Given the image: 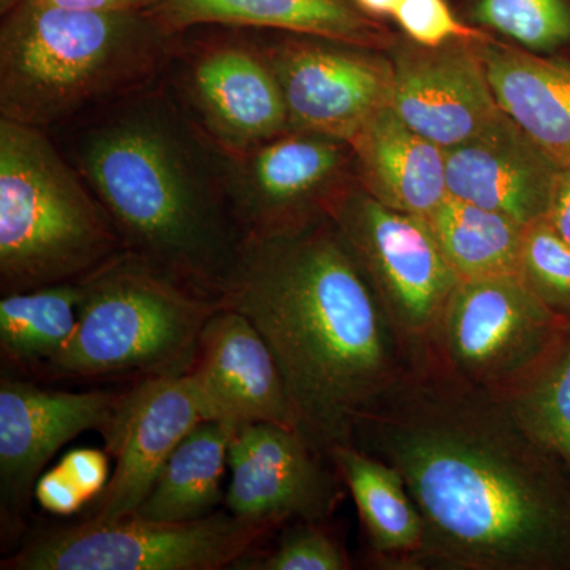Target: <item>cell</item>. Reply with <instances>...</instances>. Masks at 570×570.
I'll use <instances>...</instances> for the list:
<instances>
[{
  "label": "cell",
  "mask_w": 570,
  "mask_h": 570,
  "mask_svg": "<svg viewBox=\"0 0 570 570\" xmlns=\"http://www.w3.org/2000/svg\"><path fill=\"white\" fill-rule=\"evenodd\" d=\"M354 445L395 466L417 505L411 570H570V472L501 397L409 367L356 420Z\"/></svg>",
  "instance_id": "obj_1"
},
{
  "label": "cell",
  "mask_w": 570,
  "mask_h": 570,
  "mask_svg": "<svg viewBox=\"0 0 570 570\" xmlns=\"http://www.w3.org/2000/svg\"><path fill=\"white\" fill-rule=\"evenodd\" d=\"M275 355L299 431L328 459L404 376L406 356L381 299L328 216L246 236L219 292Z\"/></svg>",
  "instance_id": "obj_2"
},
{
  "label": "cell",
  "mask_w": 570,
  "mask_h": 570,
  "mask_svg": "<svg viewBox=\"0 0 570 570\" xmlns=\"http://www.w3.org/2000/svg\"><path fill=\"white\" fill-rule=\"evenodd\" d=\"M121 236L124 250L217 296L245 234L228 156L165 77L50 130Z\"/></svg>",
  "instance_id": "obj_3"
},
{
  "label": "cell",
  "mask_w": 570,
  "mask_h": 570,
  "mask_svg": "<svg viewBox=\"0 0 570 570\" xmlns=\"http://www.w3.org/2000/svg\"><path fill=\"white\" fill-rule=\"evenodd\" d=\"M175 43L148 10L21 0L0 26V119L58 129L163 80Z\"/></svg>",
  "instance_id": "obj_4"
},
{
  "label": "cell",
  "mask_w": 570,
  "mask_h": 570,
  "mask_svg": "<svg viewBox=\"0 0 570 570\" xmlns=\"http://www.w3.org/2000/svg\"><path fill=\"white\" fill-rule=\"evenodd\" d=\"M121 236L48 130L0 119V291L77 283Z\"/></svg>",
  "instance_id": "obj_5"
},
{
  "label": "cell",
  "mask_w": 570,
  "mask_h": 570,
  "mask_svg": "<svg viewBox=\"0 0 570 570\" xmlns=\"http://www.w3.org/2000/svg\"><path fill=\"white\" fill-rule=\"evenodd\" d=\"M78 325L50 365L70 376L187 373L219 298L122 250L78 281Z\"/></svg>",
  "instance_id": "obj_6"
},
{
  "label": "cell",
  "mask_w": 570,
  "mask_h": 570,
  "mask_svg": "<svg viewBox=\"0 0 570 570\" xmlns=\"http://www.w3.org/2000/svg\"><path fill=\"white\" fill-rule=\"evenodd\" d=\"M328 217L346 239L384 306L411 370L430 365L434 336L460 277L430 224L346 189Z\"/></svg>",
  "instance_id": "obj_7"
},
{
  "label": "cell",
  "mask_w": 570,
  "mask_h": 570,
  "mask_svg": "<svg viewBox=\"0 0 570 570\" xmlns=\"http://www.w3.org/2000/svg\"><path fill=\"white\" fill-rule=\"evenodd\" d=\"M275 524L214 512L193 521L138 515L45 532L2 562L7 570H219L236 568Z\"/></svg>",
  "instance_id": "obj_8"
},
{
  "label": "cell",
  "mask_w": 570,
  "mask_h": 570,
  "mask_svg": "<svg viewBox=\"0 0 570 570\" xmlns=\"http://www.w3.org/2000/svg\"><path fill=\"white\" fill-rule=\"evenodd\" d=\"M569 328L570 318L550 309L520 276L460 281L439 321L430 365L504 396L546 362Z\"/></svg>",
  "instance_id": "obj_9"
},
{
  "label": "cell",
  "mask_w": 570,
  "mask_h": 570,
  "mask_svg": "<svg viewBox=\"0 0 570 570\" xmlns=\"http://www.w3.org/2000/svg\"><path fill=\"white\" fill-rule=\"evenodd\" d=\"M165 80L195 126L227 156L291 129L279 82L247 33H176Z\"/></svg>",
  "instance_id": "obj_10"
},
{
  "label": "cell",
  "mask_w": 570,
  "mask_h": 570,
  "mask_svg": "<svg viewBox=\"0 0 570 570\" xmlns=\"http://www.w3.org/2000/svg\"><path fill=\"white\" fill-rule=\"evenodd\" d=\"M347 141L288 129L228 156V194L245 236L294 230L328 216L343 194Z\"/></svg>",
  "instance_id": "obj_11"
},
{
  "label": "cell",
  "mask_w": 570,
  "mask_h": 570,
  "mask_svg": "<svg viewBox=\"0 0 570 570\" xmlns=\"http://www.w3.org/2000/svg\"><path fill=\"white\" fill-rule=\"evenodd\" d=\"M208 420L189 371L148 376L121 393L100 431L105 449L116 459L115 471L89 520L111 523L134 515L171 453L195 426Z\"/></svg>",
  "instance_id": "obj_12"
},
{
  "label": "cell",
  "mask_w": 570,
  "mask_h": 570,
  "mask_svg": "<svg viewBox=\"0 0 570 570\" xmlns=\"http://www.w3.org/2000/svg\"><path fill=\"white\" fill-rule=\"evenodd\" d=\"M254 39L272 67L291 129L351 142L379 111L392 105L393 67L333 45Z\"/></svg>",
  "instance_id": "obj_13"
},
{
  "label": "cell",
  "mask_w": 570,
  "mask_h": 570,
  "mask_svg": "<svg viewBox=\"0 0 570 570\" xmlns=\"http://www.w3.org/2000/svg\"><path fill=\"white\" fill-rule=\"evenodd\" d=\"M302 431L254 423L236 431L228 448L230 485L225 508L239 519L281 527L285 521H316L332 515L340 475Z\"/></svg>",
  "instance_id": "obj_14"
},
{
  "label": "cell",
  "mask_w": 570,
  "mask_h": 570,
  "mask_svg": "<svg viewBox=\"0 0 570 570\" xmlns=\"http://www.w3.org/2000/svg\"><path fill=\"white\" fill-rule=\"evenodd\" d=\"M212 422L232 433L254 423L299 431L275 355L253 322L220 307L202 332L189 370Z\"/></svg>",
  "instance_id": "obj_15"
},
{
  "label": "cell",
  "mask_w": 570,
  "mask_h": 570,
  "mask_svg": "<svg viewBox=\"0 0 570 570\" xmlns=\"http://www.w3.org/2000/svg\"><path fill=\"white\" fill-rule=\"evenodd\" d=\"M119 395L59 392L29 382H0V494L3 517H20L45 466L67 442L102 431Z\"/></svg>",
  "instance_id": "obj_16"
},
{
  "label": "cell",
  "mask_w": 570,
  "mask_h": 570,
  "mask_svg": "<svg viewBox=\"0 0 570 570\" xmlns=\"http://www.w3.org/2000/svg\"><path fill=\"white\" fill-rule=\"evenodd\" d=\"M392 107L411 129L444 149L505 118L482 52L463 41L400 52L393 67Z\"/></svg>",
  "instance_id": "obj_17"
},
{
  "label": "cell",
  "mask_w": 570,
  "mask_h": 570,
  "mask_svg": "<svg viewBox=\"0 0 570 570\" xmlns=\"http://www.w3.org/2000/svg\"><path fill=\"white\" fill-rule=\"evenodd\" d=\"M560 174L512 119L445 149L449 195L528 225L546 217Z\"/></svg>",
  "instance_id": "obj_18"
},
{
  "label": "cell",
  "mask_w": 570,
  "mask_h": 570,
  "mask_svg": "<svg viewBox=\"0 0 570 570\" xmlns=\"http://www.w3.org/2000/svg\"><path fill=\"white\" fill-rule=\"evenodd\" d=\"M149 13L170 33L205 26L283 31L366 47L376 24L354 0H154Z\"/></svg>",
  "instance_id": "obj_19"
},
{
  "label": "cell",
  "mask_w": 570,
  "mask_h": 570,
  "mask_svg": "<svg viewBox=\"0 0 570 570\" xmlns=\"http://www.w3.org/2000/svg\"><path fill=\"white\" fill-rule=\"evenodd\" d=\"M348 145L363 190L382 205L426 219L448 197L445 149L411 129L392 105Z\"/></svg>",
  "instance_id": "obj_20"
},
{
  "label": "cell",
  "mask_w": 570,
  "mask_h": 570,
  "mask_svg": "<svg viewBox=\"0 0 570 570\" xmlns=\"http://www.w3.org/2000/svg\"><path fill=\"white\" fill-rule=\"evenodd\" d=\"M494 99L557 165L570 170V66L508 47L480 48Z\"/></svg>",
  "instance_id": "obj_21"
},
{
  "label": "cell",
  "mask_w": 570,
  "mask_h": 570,
  "mask_svg": "<svg viewBox=\"0 0 570 570\" xmlns=\"http://www.w3.org/2000/svg\"><path fill=\"white\" fill-rule=\"evenodd\" d=\"M328 461L351 491L371 550L387 569H412L425 524L403 475L356 445H337Z\"/></svg>",
  "instance_id": "obj_22"
},
{
  "label": "cell",
  "mask_w": 570,
  "mask_h": 570,
  "mask_svg": "<svg viewBox=\"0 0 570 570\" xmlns=\"http://www.w3.org/2000/svg\"><path fill=\"white\" fill-rule=\"evenodd\" d=\"M234 433L219 422L195 426L170 459L135 515L153 521L205 519L224 504L223 479Z\"/></svg>",
  "instance_id": "obj_23"
},
{
  "label": "cell",
  "mask_w": 570,
  "mask_h": 570,
  "mask_svg": "<svg viewBox=\"0 0 570 570\" xmlns=\"http://www.w3.org/2000/svg\"><path fill=\"white\" fill-rule=\"evenodd\" d=\"M426 220L460 281L520 276L527 225L453 195H448Z\"/></svg>",
  "instance_id": "obj_24"
},
{
  "label": "cell",
  "mask_w": 570,
  "mask_h": 570,
  "mask_svg": "<svg viewBox=\"0 0 570 570\" xmlns=\"http://www.w3.org/2000/svg\"><path fill=\"white\" fill-rule=\"evenodd\" d=\"M80 284L14 292L0 299V351L17 365L48 363L70 343L78 325Z\"/></svg>",
  "instance_id": "obj_25"
},
{
  "label": "cell",
  "mask_w": 570,
  "mask_h": 570,
  "mask_svg": "<svg viewBox=\"0 0 570 570\" xmlns=\"http://www.w3.org/2000/svg\"><path fill=\"white\" fill-rule=\"evenodd\" d=\"M499 397L521 430L570 472V328L527 381Z\"/></svg>",
  "instance_id": "obj_26"
},
{
  "label": "cell",
  "mask_w": 570,
  "mask_h": 570,
  "mask_svg": "<svg viewBox=\"0 0 570 570\" xmlns=\"http://www.w3.org/2000/svg\"><path fill=\"white\" fill-rule=\"evenodd\" d=\"M475 20L532 51H550L570 41V9L564 0H479Z\"/></svg>",
  "instance_id": "obj_27"
},
{
  "label": "cell",
  "mask_w": 570,
  "mask_h": 570,
  "mask_svg": "<svg viewBox=\"0 0 570 570\" xmlns=\"http://www.w3.org/2000/svg\"><path fill=\"white\" fill-rule=\"evenodd\" d=\"M520 277L550 309L570 318V245L546 217L524 227Z\"/></svg>",
  "instance_id": "obj_28"
},
{
  "label": "cell",
  "mask_w": 570,
  "mask_h": 570,
  "mask_svg": "<svg viewBox=\"0 0 570 570\" xmlns=\"http://www.w3.org/2000/svg\"><path fill=\"white\" fill-rule=\"evenodd\" d=\"M249 570H347L346 551L316 521H296L272 553L236 564Z\"/></svg>",
  "instance_id": "obj_29"
},
{
  "label": "cell",
  "mask_w": 570,
  "mask_h": 570,
  "mask_svg": "<svg viewBox=\"0 0 570 570\" xmlns=\"http://www.w3.org/2000/svg\"><path fill=\"white\" fill-rule=\"evenodd\" d=\"M393 17L419 47L438 48L453 39H479V32L456 20L445 0H400Z\"/></svg>",
  "instance_id": "obj_30"
},
{
  "label": "cell",
  "mask_w": 570,
  "mask_h": 570,
  "mask_svg": "<svg viewBox=\"0 0 570 570\" xmlns=\"http://www.w3.org/2000/svg\"><path fill=\"white\" fill-rule=\"evenodd\" d=\"M33 498L47 512L62 517L78 512L81 505L89 501L61 466L40 475L33 490Z\"/></svg>",
  "instance_id": "obj_31"
},
{
  "label": "cell",
  "mask_w": 570,
  "mask_h": 570,
  "mask_svg": "<svg viewBox=\"0 0 570 570\" xmlns=\"http://www.w3.org/2000/svg\"><path fill=\"white\" fill-rule=\"evenodd\" d=\"M70 475L71 480L80 487L88 499L102 493L107 487L108 460L105 453L94 449H78L67 453L59 464Z\"/></svg>",
  "instance_id": "obj_32"
},
{
  "label": "cell",
  "mask_w": 570,
  "mask_h": 570,
  "mask_svg": "<svg viewBox=\"0 0 570 570\" xmlns=\"http://www.w3.org/2000/svg\"><path fill=\"white\" fill-rule=\"evenodd\" d=\"M546 219L570 245V170L558 174Z\"/></svg>",
  "instance_id": "obj_33"
},
{
  "label": "cell",
  "mask_w": 570,
  "mask_h": 570,
  "mask_svg": "<svg viewBox=\"0 0 570 570\" xmlns=\"http://www.w3.org/2000/svg\"><path fill=\"white\" fill-rule=\"evenodd\" d=\"M63 9L91 11H142L151 9L154 0H36Z\"/></svg>",
  "instance_id": "obj_34"
},
{
  "label": "cell",
  "mask_w": 570,
  "mask_h": 570,
  "mask_svg": "<svg viewBox=\"0 0 570 570\" xmlns=\"http://www.w3.org/2000/svg\"><path fill=\"white\" fill-rule=\"evenodd\" d=\"M360 10L373 17L395 13L400 0H354Z\"/></svg>",
  "instance_id": "obj_35"
},
{
  "label": "cell",
  "mask_w": 570,
  "mask_h": 570,
  "mask_svg": "<svg viewBox=\"0 0 570 570\" xmlns=\"http://www.w3.org/2000/svg\"><path fill=\"white\" fill-rule=\"evenodd\" d=\"M21 0H0V14L9 13L11 9L20 3Z\"/></svg>",
  "instance_id": "obj_36"
}]
</instances>
